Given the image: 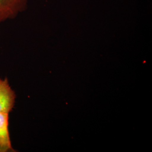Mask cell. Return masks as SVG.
Returning <instances> with one entry per match:
<instances>
[{"label":"cell","instance_id":"cell-3","mask_svg":"<svg viewBox=\"0 0 152 152\" xmlns=\"http://www.w3.org/2000/svg\"><path fill=\"white\" fill-rule=\"evenodd\" d=\"M9 113L0 112V152H15L9 131Z\"/></svg>","mask_w":152,"mask_h":152},{"label":"cell","instance_id":"cell-2","mask_svg":"<svg viewBox=\"0 0 152 152\" xmlns=\"http://www.w3.org/2000/svg\"><path fill=\"white\" fill-rule=\"evenodd\" d=\"M15 98L7 78H0V112L10 113L14 107Z\"/></svg>","mask_w":152,"mask_h":152},{"label":"cell","instance_id":"cell-1","mask_svg":"<svg viewBox=\"0 0 152 152\" xmlns=\"http://www.w3.org/2000/svg\"><path fill=\"white\" fill-rule=\"evenodd\" d=\"M28 0H0V24L15 19L24 9Z\"/></svg>","mask_w":152,"mask_h":152}]
</instances>
